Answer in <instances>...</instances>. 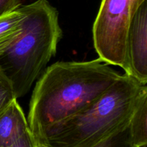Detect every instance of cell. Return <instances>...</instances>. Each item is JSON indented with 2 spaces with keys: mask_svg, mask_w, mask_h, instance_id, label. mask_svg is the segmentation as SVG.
Listing matches in <instances>:
<instances>
[{
  "mask_svg": "<svg viewBox=\"0 0 147 147\" xmlns=\"http://www.w3.org/2000/svg\"><path fill=\"white\" fill-rule=\"evenodd\" d=\"M120 76L100 58L51 65L36 83L30 99L27 122L34 137L90 106Z\"/></svg>",
  "mask_w": 147,
  "mask_h": 147,
  "instance_id": "1",
  "label": "cell"
},
{
  "mask_svg": "<svg viewBox=\"0 0 147 147\" xmlns=\"http://www.w3.org/2000/svg\"><path fill=\"white\" fill-rule=\"evenodd\" d=\"M146 85L125 73L93 103L40 136L50 147H92L128 126Z\"/></svg>",
  "mask_w": 147,
  "mask_h": 147,
  "instance_id": "2",
  "label": "cell"
},
{
  "mask_svg": "<svg viewBox=\"0 0 147 147\" xmlns=\"http://www.w3.org/2000/svg\"><path fill=\"white\" fill-rule=\"evenodd\" d=\"M21 34L0 56V65L12 83L17 98L25 96L57 51L62 37L58 11L47 0L23 6Z\"/></svg>",
  "mask_w": 147,
  "mask_h": 147,
  "instance_id": "3",
  "label": "cell"
},
{
  "mask_svg": "<svg viewBox=\"0 0 147 147\" xmlns=\"http://www.w3.org/2000/svg\"><path fill=\"white\" fill-rule=\"evenodd\" d=\"M146 0H102L93 26L95 50L100 60L123 68L127 32L134 15Z\"/></svg>",
  "mask_w": 147,
  "mask_h": 147,
  "instance_id": "4",
  "label": "cell"
},
{
  "mask_svg": "<svg viewBox=\"0 0 147 147\" xmlns=\"http://www.w3.org/2000/svg\"><path fill=\"white\" fill-rule=\"evenodd\" d=\"M125 73L140 82L147 83V0L134 15L126 41Z\"/></svg>",
  "mask_w": 147,
  "mask_h": 147,
  "instance_id": "5",
  "label": "cell"
},
{
  "mask_svg": "<svg viewBox=\"0 0 147 147\" xmlns=\"http://www.w3.org/2000/svg\"><path fill=\"white\" fill-rule=\"evenodd\" d=\"M30 131L22 109L14 100L0 116V147H9Z\"/></svg>",
  "mask_w": 147,
  "mask_h": 147,
  "instance_id": "6",
  "label": "cell"
},
{
  "mask_svg": "<svg viewBox=\"0 0 147 147\" xmlns=\"http://www.w3.org/2000/svg\"><path fill=\"white\" fill-rule=\"evenodd\" d=\"M25 15L24 7L19 6L11 12L0 17V56L21 34Z\"/></svg>",
  "mask_w": 147,
  "mask_h": 147,
  "instance_id": "7",
  "label": "cell"
},
{
  "mask_svg": "<svg viewBox=\"0 0 147 147\" xmlns=\"http://www.w3.org/2000/svg\"><path fill=\"white\" fill-rule=\"evenodd\" d=\"M129 134L132 147H146L147 144V94L141 98L129 122Z\"/></svg>",
  "mask_w": 147,
  "mask_h": 147,
  "instance_id": "8",
  "label": "cell"
},
{
  "mask_svg": "<svg viewBox=\"0 0 147 147\" xmlns=\"http://www.w3.org/2000/svg\"><path fill=\"white\" fill-rule=\"evenodd\" d=\"M17 100L12 83L0 65V116Z\"/></svg>",
  "mask_w": 147,
  "mask_h": 147,
  "instance_id": "9",
  "label": "cell"
},
{
  "mask_svg": "<svg viewBox=\"0 0 147 147\" xmlns=\"http://www.w3.org/2000/svg\"><path fill=\"white\" fill-rule=\"evenodd\" d=\"M128 126L112 134L92 147H132L129 139Z\"/></svg>",
  "mask_w": 147,
  "mask_h": 147,
  "instance_id": "10",
  "label": "cell"
},
{
  "mask_svg": "<svg viewBox=\"0 0 147 147\" xmlns=\"http://www.w3.org/2000/svg\"><path fill=\"white\" fill-rule=\"evenodd\" d=\"M9 147H36V141L30 130L24 134L17 142Z\"/></svg>",
  "mask_w": 147,
  "mask_h": 147,
  "instance_id": "11",
  "label": "cell"
},
{
  "mask_svg": "<svg viewBox=\"0 0 147 147\" xmlns=\"http://www.w3.org/2000/svg\"><path fill=\"white\" fill-rule=\"evenodd\" d=\"M19 6L17 0H0V17L11 12Z\"/></svg>",
  "mask_w": 147,
  "mask_h": 147,
  "instance_id": "12",
  "label": "cell"
},
{
  "mask_svg": "<svg viewBox=\"0 0 147 147\" xmlns=\"http://www.w3.org/2000/svg\"><path fill=\"white\" fill-rule=\"evenodd\" d=\"M36 147H50L45 142L40 139H35Z\"/></svg>",
  "mask_w": 147,
  "mask_h": 147,
  "instance_id": "13",
  "label": "cell"
}]
</instances>
